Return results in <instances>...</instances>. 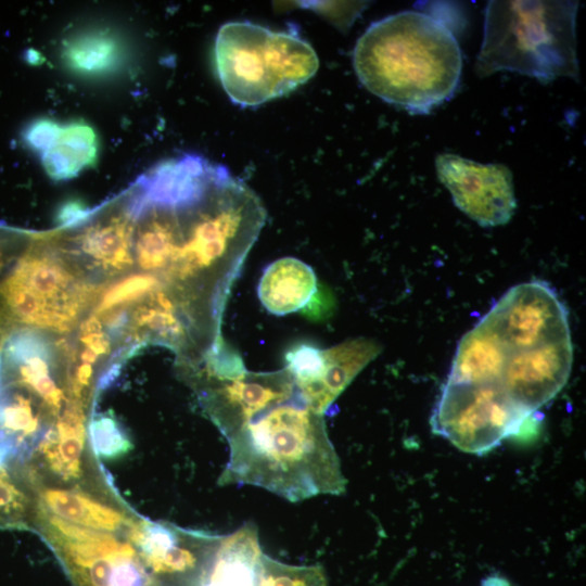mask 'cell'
Instances as JSON below:
<instances>
[{
    "label": "cell",
    "mask_w": 586,
    "mask_h": 586,
    "mask_svg": "<svg viewBox=\"0 0 586 586\" xmlns=\"http://www.w3.org/2000/svg\"><path fill=\"white\" fill-rule=\"evenodd\" d=\"M317 290V277L308 264L295 257H282L265 268L257 294L267 311L284 316L304 309Z\"/></svg>",
    "instance_id": "11"
},
{
    "label": "cell",
    "mask_w": 586,
    "mask_h": 586,
    "mask_svg": "<svg viewBox=\"0 0 586 586\" xmlns=\"http://www.w3.org/2000/svg\"><path fill=\"white\" fill-rule=\"evenodd\" d=\"M257 527L249 522L222 539L198 586H255L260 557Z\"/></svg>",
    "instance_id": "12"
},
{
    "label": "cell",
    "mask_w": 586,
    "mask_h": 586,
    "mask_svg": "<svg viewBox=\"0 0 586 586\" xmlns=\"http://www.w3.org/2000/svg\"><path fill=\"white\" fill-rule=\"evenodd\" d=\"M31 528L48 542L74 586H155L130 531L80 526L36 508Z\"/></svg>",
    "instance_id": "6"
},
{
    "label": "cell",
    "mask_w": 586,
    "mask_h": 586,
    "mask_svg": "<svg viewBox=\"0 0 586 586\" xmlns=\"http://www.w3.org/2000/svg\"><path fill=\"white\" fill-rule=\"evenodd\" d=\"M132 228L123 217L93 225L78 238L80 250L106 269L122 270L131 263Z\"/></svg>",
    "instance_id": "16"
},
{
    "label": "cell",
    "mask_w": 586,
    "mask_h": 586,
    "mask_svg": "<svg viewBox=\"0 0 586 586\" xmlns=\"http://www.w3.org/2000/svg\"><path fill=\"white\" fill-rule=\"evenodd\" d=\"M0 286L24 290L38 302L41 328L67 329L77 318L87 290L47 251L24 246L0 273Z\"/></svg>",
    "instance_id": "9"
},
{
    "label": "cell",
    "mask_w": 586,
    "mask_h": 586,
    "mask_svg": "<svg viewBox=\"0 0 586 586\" xmlns=\"http://www.w3.org/2000/svg\"><path fill=\"white\" fill-rule=\"evenodd\" d=\"M98 155L99 139L94 129L84 122H71L62 125L58 140L40 157L47 175L61 181L94 165Z\"/></svg>",
    "instance_id": "13"
},
{
    "label": "cell",
    "mask_w": 586,
    "mask_h": 586,
    "mask_svg": "<svg viewBox=\"0 0 586 586\" xmlns=\"http://www.w3.org/2000/svg\"><path fill=\"white\" fill-rule=\"evenodd\" d=\"M381 352L372 339L355 337L323 349V370L303 396L311 409L323 415L355 377Z\"/></svg>",
    "instance_id": "10"
},
{
    "label": "cell",
    "mask_w": 586,
    "mask_h": 586,
    "mask_svg": "<svg viewBox=\"0 0 586 586\" xmlns=\"http://www.w3.org/2000/svg\"><path fill=\"white\" fill-rule=\"evenodd\" d=\"M62 124L51 118L31 122L23 132L25 144L35 153L42 154L58 140Z\"/></svg>",
    "instance_id": "19"
},
{
    "label": "cell",
    "mask_w": 586,
    "mask_h": 586,
    "mask_svg": "<svg viewBox=\"0 0 586 586\" xmlns=\"http://www.w3.org/2000/svg\"><path fill=\"white\" fill-rule=\"evenodd\" d=\"M66 67L95 77L115 72L124 59L120 41L107 30H91L67 40L62 50Z\"/></svg>",
    "instance_id": "14"
},
{
    "label": "cell",
    "mask_w": 586,
    "mask_h": 586,
    "mask_svg": "<svg viewBox=\"0 0 586 586\" xmlns=\"http://www.w3.org/2000/svg\"><path fill=\"white\" fill-rule=\"evenodd\" d=\"M130 539L155 586H198L222 536L141 518Z\"/></svg>",
    "instance_id": "7"
},
{
    "label": "cell",
    "mask_w": 586,
    "mask_h": 586,
    "mask_svg": "<svg viewBox=\"0 0 586 586\" xmlns=\"http://www.w3.org/2000/svg\"><path fill=\"white\" fill-rule=\"evenodd\" d=\"M190 379L229 445L219 485H255L292 502L345 492L323 417L311 409L285 368L250 371L228 347Z\"/></svg>",
    "instance_id": "1"
},
{
    "label": "cell",
    "mask_w": 586,
    "mask_h": 586,
    "mask_svg": "<svg viewBox=\"0 0 586 586\" xmlns=\"http://www.w3.org/2000/svg\"><path fill=\"white\" fill-rule=\"evenodd\" d=\"M577 1H488L475 73L515 72L550 82L578 80Z\"/></svg>",
    "instance_id": "4"
},
{
    "label": "cell",
    "mask_w": 586,
    "mask_h": 586,
    "mask_svg": "<svg viewBox=\"0 0 586 586\" xmlns=\"http://www.w3.org/2000/svg\"><path fill=\"white\" fill-rule=\"evenodd\" d=\"M90 208L78 199L63 202L56 209L55 221L61 227L73 226L90 215Z\"/></svg>",
    "instance_id": "20"
},
{
    "label": "cell",
    "mask_w": 586,
    "mask_h": 586,
    "mask_svg": "<svg viewBox=\"0 0 586 586\" xmlns=\"http://www.w3.org/2000/svg\"><path fill=\"white\" fill-rule=\"evenodd\" d=\"M353 64L371 93L410 113L428 114L455 94L462 56L445 24L426 13L403 11L366 29Z\"/></svg>",
    "instance_id": "3"
},
{
    "label": "cell",
    "mask_w": 586,
    "mask_h": 586,
    "mask_svg": "<svg viewBox=\"0 0 586 586\" xmlns=\"http://www.w3.org/2000/svg\"><path fill=\"white\" fill-rule=\"evenodd\" d=\"M569 315L546 282L509 289L460 340L446 383L480 388L525 420L572 370Z\"/></svg>",
    "instance_id": "2"
},
{
    "label": "cell",
    "mask_w": 586,
    "mask_h": 586,
    "mask_svg": "<svg viewBox=\"0 0 586 586\" xmlns=\"http://www.w3.org/2000/svg\"><path fill=\"white\" fill-rule=\"evenodd\" d=\"M255 586H327V579L319 565H289L263 553Z\"/></svg>",
    "instance_id": "17"
},
{
    "label": "cell",
    "mask_w": 586,
    "mask_h": 586,
    "mask_svg": "<svg viewBox=\"0 0 586 586\" xmlns=\"http://www.w3.org/2000/svg\"><path fill=\"white\" fill-rule=\"evenodd\" d=\"M153 294H162L161 283L155 276L151 273L132 275L119 280L104 293L98 310H109Z\"/></svg>",
    "instance_id": "18"
},
{
    "label": "cell",
    "mask_w": 586,
    "mask_h": 586,
    "mask_svg": "<svg viewBox=\"0 0 586 586\" xmlns=\"http://www.w3.org/2000/svg\"><path fill=\"white\" fill-rule=\"evenodd\" d=\"M35 499L13 454L0 444V530L31 528Z\"/></svg>",
    "instance_id": "15"
},
{
    "label": "cell",
    "mask_w": 586,
    "mask_h": 586,
    "mask_svg": "<svg viewBox=\"0 0 586 586\" xmlns=\"http://www.w3.org/2000/svg\"><path fill=\"white\" fill-rule=\"evenodd\" d=\"M435 168L454 204L480 226L497 227L510 221L517 201L512 174L506 165L481 164L442 153L435 158Z\"/></svg>",
    "instance_id": "8"
},
{
    "label": "cell",
    "mask_w": 586,
    "mask_h": 586,
    "mask_svg": "<svg viewBox=\"0 0 586 586\" xmlns=\"http://www.w3.org/2000/svg\"><path fill=\"white\" fill-rule=\"evenodd\" d=\"M333 301L329 300L328 292H319L317 290L316 294L313 296L310 302L304 308L309 317L318 318L322 314H327L331 309V304Z\"/></svg>",
    "instance_id": "21"
},
{
    "label": "cell",
    "mask_w": 586,
    "mask_h": 586,
    "mask_svg": "<svg viewBox=\"0 0 586 586\" xmlns=\"http://www.w3.org/2000/svg\"><path fill=\"white\" fill-rule=\"evenodd\" d=\"M214 58L222 88L241 106L285 95L319 67L314 48L295 33L251 22L224 24L216 36Z\"/></svg>",
    "instance_id": "5"
}]
</instances>
